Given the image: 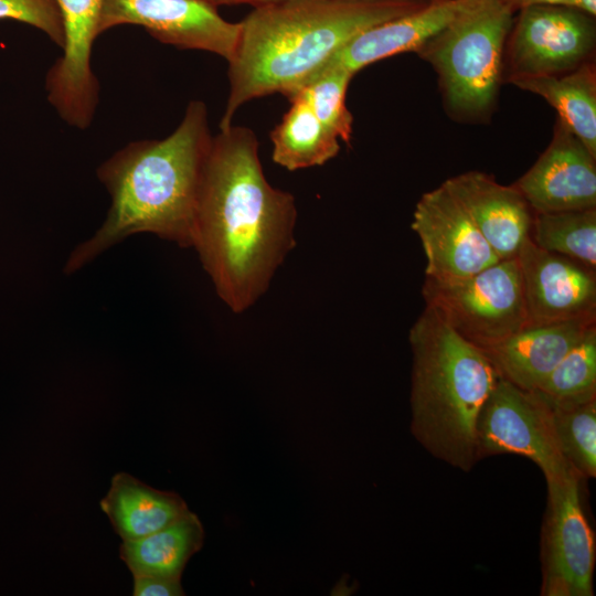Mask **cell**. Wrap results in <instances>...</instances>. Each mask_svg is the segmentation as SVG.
<instances>
[{
  "label": "cell",
  "mask_w": 596,
  "mask_h": 596,
  "mask_svg": "<svg viewBox=\"0 0 596 596\" xmlns=\"http://www.w3.org/2000/svg\"><path fill=\"white\" fill-rule=\"evenodd\" d=\"M513 17L500 0H475L415 52L437 73L453 118L479 121L492 114Z\"/></svg>",
  "instance_id": "5b68a950"
},
{
  "label": "cell",
  "mask_w": 596,
  "mask_h": 596,
  "mask_svg": "<svg viewBox=\"0 0 596 596\" xmlns=\"http://www.w3.org/2000/svg\"><path fill=\"white\" fill-rule=\"evenodd\" d=\"M212 138L205 103L191 100L169 136L130 142L104 161L97 177L110 206L100 227L72 251L64 272H77L139 233L192 247Z\"/></svg>",
  "instance_id": "7a4b0ae2"
},
{
  "label": "cell",
  "mask_w": 596,
  "mask_h": 596,
  "mask_svg": "<svg viewBox=\"0 0 596 596\" xmlns=\"http://www.w3.org/2000/svg\"><path fill=\"white\" fill-rule=\"evenodd\" d=\"M473 1L435 0L418 10L374 25L350 40L331 61L355 74L374 62L416 52Z\"/></svg>",
  "instance_id": "e0dca14e"
},
{
  "label": "cell",
  "mask_w": 596,
  "mask_h": 596,
  "mask_svg": "<svg viewBox=\"0 0 596 596\" xmlns=\"http://www.w3.org/2000/svg\"><path fill=\"white\" fill-rule=\"evenodd\" d=\"M593 326L596 319L526 324L483 351L499 376L520 389L535 391Z\"/></svg>",
  "instance_id": "2e32d148"
},
{
  "label": "cell",
  "mask_w": 596,
  "mask_h": 596,
  "mask_svg": "<svg viewBox=\"0 0 596 596\" xmlns=\"http://www.w3.org/2000/svg\"><path fill=\"white\" fill-rule=\"evenodd\" d=\"M353 76L348 68L330 60L298 89L316 116L348 145L352 138L353 116L347 107L345 96Z\"/></svg>",
  "instance_id": "d4e9b609"
},
{
  "label": "cell",
  "mask_w": 596,
  "mask_h": 596,
  "mask_svg": "<svg viewBox=\"0 0 596 596\" xmlns=\"http://www.w3.org/2000/svg\"><path fill=\"white\" fill-rule=\"evenodd\" d=\"M595 46V17L567 6L521 9L505 40L503 82L567 73L593 61Z\"/></svg>",
  "instance_id": "ba28073f"
},
{
  "label": "cell",
  "mask_w": 596,
  "mask_h": 596,
  "mask_svg": "<svg viewBox=\"0 0 596 596\" xmlns=\"http://www.w3.org/2000/svg\"><path fill=\"white\" fill-rule=\"evenodd\" d=\"M0 20H14L45 33L61 49L64 26L56 0H0Z\"/></svg>",
  "instance_id": "484cf974"
},
{
  "label": "cell",
  "mask_w": 596,
  "mask_h": 596,
  "mask_svg": "<svg viewBox=\"0 0 596 596\" xmlns=\"http://www.w3.org/2000/svg\"><path fill=\"white\" fill-rule=\"evenodd\" d=\"M435 0H286L254 8L227 62L228 96L220 129L241 106L301 88L350 40Z\"/></svg>",
  "instance_id": "3957f363"
},
{
  "label": "cell",
  "mask_w": 596,
  "mask_h": 596,
  "mask_svg": "<svg viewBox=\"0 0 596 596\" xmlns=\"http://www.w3.org/2000/svg\"><path fill=\"white\" fill-rule=\"evenodd\" d=\"M535 391L557 404L596 400V326L586 332Z\"/></svg>",
  "instance_id": "cb8c5ba5"
},
{
  "label": "cell",
  "mask_w": 596,
  "mask_h": 596,
  "mask_svg": "<svg viewBox=\"0 0 596 596\" xmlns=\"http://www.w3.org/2000/svg\"><path fill=\"white\" fill-rule=\"evenodd\" d=\"M512 13H517L521 9L539 6V4H554V6H567L568 0H500Z\"/></svg>",
  "instance_id": "83f0119b"
},
{
  "label": "cell",
  "mask_w": 596,
  "mask_h": 596,
  "mask_svg": "<svg viewBox=\"0 0 596 596\" xmlns=\"http://www.w3.org/2000/svg\"><path fill=\"white\" fill-rule=\"evenodd\" d=\"M411 432L432 456L469 471L479 460L476 428L499 377L485 351L425 307L409 330Z\"/></svg>",
  "instance_id": "277c9868"
},
{
  "label": "cell",
  "mask_w": 596,
  "mask_h": 596,
  "mask_svg": "<svg viewBox=\"0 0 596 596\" xmlns=\"http://www.w3.org/2000/svg\"><path fill=\"white\" fill-rule=\"evenodd\" d=\"M426 307L460 337L486 350L528 324L520 266L517 258L498 263L466 278L424 280Z\"/></svg>",
  "instance_id": "8992f818"
},
{
  "label": "cell",
  "mask_w": 596,
  "mask_h": 596,
  "mask_svg": "<svg viewBox=\"0 0 596 596\" xmlns=\"http://www.w3.org/2000/svg\"><path fill=\"white\" fill-rule=\"evenodd\" d=\"M476 445L478 460L507 454L523 456L542 470L545 480L579 475L560 450L551 411L541 394L501 376L478 416Z\"/></svg>",
  "instance_id": "52a82bcc"
},
{
  "label": "cell",
  "mask_w": 596,
  "mask_h": 596,
  "mask_svg": "<svg viewBox=\"0 0 596 596\" xmlns=\"http://www.w3.org/2000/svg\"><path fill=\"white\" fill-rule=\"evenodd\" d=\"M567 7L575 8L596 17V0H568Z\"/></svg>",
  "instance_id": "f546056e"
},
{
  "label": "cell",
  "mask_w": 596,
  "mask_h": 596,
  "mask_svg": "<svg viewBox=\"0 0 596 596\" xmlns=\"http://www.w3.org/2000/svg\"><path fill=\"white\" fill-rule=\"evenodd\" d=\"M513 185L535 213L596 209V156L557 118L551 142Z\"/></svg>",
  "instance_id": "5bb4252c"
},
{
  "label": "cell",
  "mask_w": 596,
  "mask_h": 596,
  "mask_svg": "<svg viewBox=\"0 0 596 596\" xmlns=\"http://www.w3.org/2000/svg\"><path fill=\"white\" fill-rule=\"evenodd\" d=\"M291 193L264 173L255 132L231 125L213 136L199 199L192 247L220 299L235 313L267 291L296 246Z\"/></svg>",
  "instance_id": "6da1fadb"
},
{
  "label": "cell",
  "mask_w": 596,
  "mask_h": 596,
  "mask_svg": "<svg viewBox=\"0 0 596 596\" xmlns=\"http://www.w3.org/2000/svg\"><path fill=\"white\" fill-rule=\"evenodd\" d=\"M541 396L550 407L562 455L584 479L595 478L596 400L579 404H557Z\"/></svg>",
  "instance_id": "603a6c76"
},
{
  "label": "cell",
  "mask_w": 596,
  "mask_h": 596,
  "mask_svg": "<svg viewBox=\"0 0 596 596\" xmlns=\"http://www.w3.org/2000/svg\"><path fill=\"white\" fill-rule=\"evenodd\" d=\"M583 478L546 479L541 530L542 596H593L596 545L582 504Z\"/></svg>",
  "instance_id": "9c48e42d"
},
{
  "label": "cell",
  "mask_w": 596,
  "mask_h": 596,
  "mask_svg": "<svg viewBox=\"0 0 596 596\" xmlns=\"http://www.w3.org/2000/svg\"><path fill=\"white\" fill-rule=\"evenodd\" d=\"M99 504L123 541L145 538L190 512L179 494L155 489L126 472L114 476Z\"/></svg>",
  "instance_id": "ac0fdd59"
},
{
  "label": "cell",
  "mask_w": 596,
  "mask_h": 596,
  "mask_svg": "<svg viewBox=\"0 0 596 596\" xmlns=\"http://www.w3.org/2000/svg\"><path fill=\"white\" fill-rule=\"evenodd\" d=\"M287 98L290 107L270 131L274 162L295 171L334 158L340 150L339 138L316 116L301 92Z\"/></svg>",
  "instance_id": "ffe728a7"
},
{
  "label": "cell",
  "mask_w": 596,
  "mask_h": 596,
  "mask_svg": "<svg viewBox=\"0 0 596 596\" xmlns=\"http://www.w3.org/2000/svg\"><path fill=\"white\" fill-rule=\"evenodd\" d=\"M528 324L596 319L595 268L538 247L530 236L517 256Z\"/></svg>",
  "instance_id": "4fadbf2b"
},
{
  "label": "cell",
  "mask_w": 596,
  "mask_h": 596,
  "mask_svg": "<svg viewBox=\"0 0 596 596\" xmlns=\"http://www.w3.org/2000/svg\"><path fill=\"white\" fill-rule=\"evenodd\" d=\"M134 596H181L184 595L181 578L161 575H134Z\"/></svg>",
  "instance_id": "4316f807"
},
{
  "label": "cell",
  "mask_w": 596,
  "mask_h": 596,
  "mask_svg": "<svg viewBox=\"0 0 596 596\" xmlns=\"http://www.w3.org/2000/svg\"><path fill=\"white\" fill-rule=\"evenodd\" d=\"M510 84L536 94L596 156V68L594 61L558 75L515 78Z\"/></svg>",
  "instance_id": "d6986e66"
},
{
  "label": "cell",
  "mask_w": 596,
  "mask_h": 596,
  "mask_svg": "<svg viewBox=\"0 0 596 596\" xmlns=\"http://www.w3.org/2000/svg\"><path fill=\"white\" fill-rule=\"evenodd\" d=\"M123 24L142 26L164 44L210 52L227 62L241 32L240 22L225 20L205 0H104L99 33Z\"/></svg>",
  "instance_id": "30bf717a"
},
{
  "label": "cell",
  "mask_w": 596,
  "mask_h": 596,
  "mask_svg": "<svg viewBox=\"0 0 596 596\" xmlns=\"http://www.w3.org/2000/svg\"><path fill=\"white\" fill-rule=\"evenodd\" d=\"M443 184L460 202L500 259L517 258L530 236L535 212L513 185L480 171L449 178Z\"/></svg>",
  "instance_id": "9a60e30c"
},
{
  "label": "cell",
  "mask_w": 596,
  "mask_h": 596,
  "mask_svg": "<svg viewBox=\"0 0 596 596\" xmlns=\"http://www.w3.org/2000/svg\"><path fill=\"white\" fill-rule=\"evenodd\" d=\"M412 230L418 235L426 256V278L461 279L500 260L443 183L422 195L415 206Z\"/></svg>",
  "instance_id": "8fae6325"
},
{
  "label": "cell",
  "mask_w": 596,
  "mask_h": 596,
  "mask_svg": "<svg viewBox=\"0 0 596 596\" xmlns=\"http://www.w3.org/2000/svg\"><path fill=\"white\" fill-rule=\"evenodd\" d=\"M530 238L540 248L596 267V209L535 213Z\"/></svg>",
  "instance_id": "7402d4cb"
},
{
  "label": "cell",
  "mask_w": 596,
  "mask_h": 596,
  "mask_svg": "<svg viewBox=\"0 0 596 596\" xmlns=\"http://www.w3.org/2000/svg\"><path fill=\"white\" fill-rule=\"evenodd\" d=\"M64 26L63 54L45 79L47 100L70 126L86 129L98 104L92 50L99 33L104 0H56Z\"/></svg>",
  "instance_id": "7c38bea8"
},
{
  "label": "cell",
  "mask_w": 596,
  "mask_h": 596,
  "mask_svg": "<svg viewBox=\"0 0 596 596\" xmlns=\"http://www.w3.org/2000/svg\"><path fill=\"white\" fill-rule=\"evenodd\" d=\"M214 7L219 8L221 6H238V4H249L254 8L267 6L272 3H277L286 0H205Z\"/></svg>",
  "instance_id": "f1b7e54d"
},
{
  "label": "cell",
  "mask_w": 596,
  "mask_h": 596,
  "mask_svg": "<svg viewBox=\"0 0 596 596\" xmlns=\"http://www.w3.org/2000/svg\"><path fill=\"white\" fill-rule=\"evenodd\" d=\"M203 541V525L190 511L178 521L145 538L123 541L119 555L132 575L181 578L187 563L201 550Z\"/></svg>",
  "instance_id": "44dd1931"
}]
</instances>
